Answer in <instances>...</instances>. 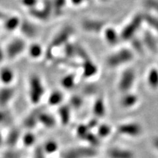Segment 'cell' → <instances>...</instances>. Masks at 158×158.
<instances>
[{
	"mask_svg": "<svg viewBox=\"0 0 158 158\" xmlns=\"http://www.w3.org/2000/svg\"><path fill=\"white\" fill-rule=\"evenodd\" d=\"M98 150L89 146H78L68 148L60 153L59 158H95Z\"/></svg>",
	"mask_w": 158,
	"mask_h": 158,
	"instance_id": "cell-1",
	"label": "cell"
},
{
	"mask_svg": "<svg viewBox=\"0 0 158 158\" xmlns=\"http://www.w3.org/2000/svg\"><path fill=\"white\" fill-rule=\"evenodd\" d=\"M45 94V87L40 77L37 74L31 75L29 79V98L32 104L37 105Z\"/></svg>",
	"mask_w": 158,
	"mask_h": 158,
	"instance_id": "cell-2",
	"label": "cell"
},
{
	"mask_svg": "<svg viewBox=\"0 0 158 158\" xmlns=\"http://www.w3.org/2000/svg\"><path fill=\"white\" fill-rule=\"evenodd\" d=\"M73 32V29L70 27H66L62 29H61L53 38L48 48L46 49L45 53V56L46 59H51L53 57V50L54 48L64 45L67 43H68L69 39Z\"/></svg>",
	"mask_w": 158,
	"mask_h": 158,
	"instance_id": "cell-3",
	"label": "cell"
},
{
	"mask_svg": "<svg viewBox=\"0 0 158 158\" xmlns=\"http://www.w3.org/2000/svg\"><path fill=\"white\" fill-rule=\"evenodd\" d=\"M134 57L133 51L127 48L121 49L117 52L109 56L106 59V63L110 68H117L121 65L130 62Z\"/></svg>",
	"mask_w": 158,
	"mask_h": 158,
	"instance_id": "cell-4",
	"label": "cell"
},
{
	"mask_svg": "<svg viewBox=\"0 0 158 158\" xmlns=\"http://www.w3.org/2000/svg\"><path fill=\"white\" fill-rule=\"evenodd\" d=\"M143 21V14L135 15L122 29L120 34V38L123 40H131L133 37H135V35L137 33Z\"/></svg>",
	"mask_w": 158,
	"mask_h": 158,
	"instance_id": "cell-5",
	"label": "cell"
},
{
	"mask_svg": "<svg viewBox=\"0 0 158 158\" xmlns=\"http://www.w3.org/2000/svg\"><path fill=\"white\" fill-rule=\"evenodd\" d=\"M117 132L119 135L124 137L135 138L143 134V127L138 122H126L118 126Z\"/></svg>",
	"mask_w": 158,
	"mask_h": 158,
	"instance_id": "cell-6",
	"label": "cell"
},
{
	"mask_svg": "<svg viewBox=\"0 0 158 158\" xmlns=\"http://www.w3.org/2000/svg\"><path fill=\"white\" fill-rule=\"evenodd\" d=\"M27 48V43L23 39L15 38L7 44L5 49V57L10 60L14 59L21 55Z\"/></svg>",
	"mask_w": 158,
	"mask_h": 158,
	"instance_id": "cell-7",
	"label": "cell"
},
{
	"mask_svg": "<svg viewBox=\"0 0 158 158\" xmlns=\"http://www.w3.org/2000/svg\"><path fill=\"white\" fill-rule=\"evenodd\" d=\"M135 79V73L133 69H127L122 73L118 83V89L122 92H127L132 88Z\"/></svg>",
	"mask_w": 158,
	"mask_h": 158,
	"instance_id": "cell-8",
	"label": "cell"
},
{
	"mask_svg": "<svg viewBox=\"0 0 158 158\" xmlns=\"http://www.w3.org/2000/svg\"><path fill=\"white\" fill-rule=\"evenodd\" d=\"M106 155L108 158H135V154L133 150L120 147L108 148Z\"/></svg>",
	"mask_w": 158,
	"mask_h": 158,
	"instance_id": "cell-9",
	"label": "cell"
},
{
	"mask_svg": "<svg viewBox=\"0 0 158 158\" xmlns=\"http://www.w3.org/2000/svg\"><path fill=\"white\" fill-rule=\"evenodd\" d=\"M22 133L18 127H13L5 137V144L8 149H14L21 141Z\"/></svg>",
	"mask_w": 158,
	"mask_h": 158,
	"instance_id": "cell-10",
	"label": "cell"
},
{
	"mask_svg": "<svg viewBox=\"0 0 158 158\" xmlns=\"http://www.w3.org/2000/svg\"><path fill=\"white\" fill-rule=\"evenodd\" d=\"M15 94V89L10 86H4L0 89V108L4 109L11 102Z\"/></svg>",
	"mask_w": 158,
	"mask_h": 158,
	"instance_id": "cell-11",
	"label": "cell"
},
{
	"mask_svg": "<svg viewBox=\"0 0 158 158\" xmlns=\"http://www.w3.org/2000/svg\"><path fill=\"white\" fill-rule=\"evenodd\" d=\"M81 27L84 31L88 32L99 33L104 29L105 22L98 20L85 19L82 21Z\"/></svg>",
	"mask_w": 158,
	"mask_h": 158,
	"instance_id": "cell-12",
	"label": "cell"
},
{
	"mask_svg": "<svg viewBox=\"0 0 158 158\" xmlns=\"http://www.w3.org/2000/svg\"><path fill=\"white\" fill-rule=\"evenodd\" d=\"M43 111V109L40 108H37L29 113L24 118L23 121V127L27 130H32L38 124V118L41 112Z\"/></svg>",
	"mask_w": 158,
	"mask_h": 158,
	"instance_id": "cell-13",
	"label": "cell"
},
{
	"mask_svg": "<svg viewBox=\"0 0 158 158\" xmlns=\"http://www.w3.org/2000/svg\"><path fill=\"white\" fill-rule=\"evenodd\" d=\"M19 29L21 32L28 38H35L37 35V28L27 19H21Z\"/></svg>",
	"mask_w": 158,
	"mask_h": 158,
	"instance_id": "cell-14",
	"label": "cell"
},
{
	"mask_svg": "<svg viewBox=\"0 0 158 158\" xmlns=\"http://www.w3.org/2000/svg\"><path fill=\"white\" fill-rule=\"evenodd\" d=\"M58 116L59 121L62 126L68 125L71 119V107L70 105L64 104L59 106Z\"/></svg>",
	"mask_w": 158,
	"mask_h": 158,
	"instance_id": "cell-15",
	"label": "cell"
},
{
	"mask_svg": "<svg viewBox=\"0 0 158 158\" xmlns=\"http://www.w3.org/2000/svg\"><path fill=\"white\" fill-rule=\"evenodd\" d=\"M15 79V73L9 67H3L0 69V81L4 86H10Z\"/></svg>",
	"mask_w": 158,
	"mask_h": 158,
	"instance_id": "cell-16",
	"label": "cell"
},
{
	"mask_svg": "<svg viewBox=\"0 0 158 158\" xmlns=\"http://www.w3.org/2000/svg\"><path fill=\"white\" fill-rule=\"evenodd\" d=\"M38 124L45 128L52 129L56 125V120L54 116L43 110L39 116Z\"/></svg>",
	"mask_w": 158,
	"mask_h": 158,
	"instance_id": "cell-17",
	"label": "cell"
},
{
	"mask_svg": "<svg viewBox=\"0 0 158 158\" xmlns=\"http://www.w3.org/2000/svg\"><path fill=\"white\" fill-rule=\"evenodd\" d=\"M21 22V19L18 15H11V16L8 15L7 19L4 21L3 27L5 31L12 32L19 29Z\"/></svg>",
	"mask_w": 158,
	"mask_h": 158,
	"instance_id": "cell-18",
	"label": "cell"
},
{
	"mask_svg": "<svg viewBox=\"0 0 158 158\" xmlns=\"http://www.w3.org/2000/svg\"><path fill=\"white\" fill-rule=\"evenodd\" d=\"M143 43L147 48L152 52L158 51V44L155 37L149 31H145L143 34Z\"/></svg>",
	"mask_w": 158,
	"mask_h": 158,
	"instance_id": "cell-19",
	"label": "cell"
},
{
	"mask_svg": "<svg viewBox=\"0 0 158 158\" xmlns=\"http://www.w3.org/2000/svg\"><path fill=\"white\" fill-rule=\"evenodd\" d=\"M42 147L47 156H51L58 152L59 144L54 139H48L42 144Z\"/></svg>",
	"mask_w": 158,
	"mask_h": 158,
	"instance_id": "cell-20",
	"label": "cell"
},
{
	"mask_svg": "<svg viewBox=\"0 0 158 158\" xmlns=\"http://www.w3.org/2000/svg\"><path fill=\"white\" fill-rule=\"evenodd\" d=\"M82 68L83 76L85 78H91L98 73V68L90 59L84 61V64H82Z\"/></svg>",
	"mask_w": 158,
	"mask_h": 158,
	"instance_id": "cell-21",
	"label": "cell"
},
{
	"mask_svg": "<svg viewBox=\"0 0 158 158\" xmlns=\"http://www.w3.org/2000/svg\"><path fill=\"white\" fill-rule=\"evenodd\" d=\"M21 142L23 147L25 148L35 147V146H37V136L33 132L29 130V131L26 132L25 133L22 134Z\"/></svg>",
	"mask_w": 158,
	"mask_h": 158,
	"instance_id": "cell-22",
	"label": "cell"
},
{
	"mask_svg": "<svg viewBox=\"0 0 158 158\" xmlns=\"http://www.w3.org/2000/svg\"><path fill=\"white\" fill-rule=\"evenodd\" d=\"M29 14L31 17L34 18V19L40 21H48L51 15V13H49L48 11L45 10L43 7H42V8L35 7L33 9L29 10Z\"/></svg>",
	"mask_w": 158,
	"mask_h": 158,
	"instance_id": "cell-23",
	"label": "cell"
},
{
	"mask_svg": "<svg viewBox=\"0 0 158 158\" xmlns=\"http://www.w3.org/2000/svg\"><path fill=\"white\" fill-rule=\"evenodd\" d=\"M92 112H93L95 118H102L106 114V108L105 106L104 100L102 98H99L94 101L92 107Z\"/></svg>",
	"mask_w": 158,
	"mask_h": 158,
	"instance_id": "cell-24",
	"label": "cell"
},
{
	"mask_svg": "<svg viewBox=\"0 0 158 158\" xmlns=\"http://www.w3.org/2000/svg\"><path fill=\"white\" fill-rule=\"evenodd\" d=\"M138 101V98L135 94L127 93L120 100V105L124 108H131L137 104Z\"/></svg>",
	"mask_w": 158,
	"mask_h": 158,
	"instance_id": "cell-25",
	"label": "cell"
},
{
	"mask_svg": "<svg viewBox=\"0 0 158 158\" xmlns=\"http://www.w3.org/2000/svg\"><path fill=\"white\" fill-rule=\"evenodd\" d=\"M104 35L105 39L110 45H116L119 42L120 35H118L116 31L113 28L108 27L105 29Z\"/></svg>",
	"mask_w": 158,
	"mask_h": 158,
	"instance_id": "cell-26",
	"label": "cell"
},
{
	"mask_svg": "<svg viewBox=\"0 0 158 158\" xmlns=\"http://www.w3.org/2000/svg\"><path fill=\"white\" fill-rule=\"evenodd\" d=\"M43 49L42 45L39 43H35L31 44L28 48V54L31 59H37L43 54Z\"/></svg>",
	"mask_w": 158,
	"mask_h": 158,
	"instance_id": "cell-27",
	"label": "cell"
},
{
	"mask_svg": "<svg viewBox=\"0 0 158 158\" xmlns=\"http://www.w3.org/2000/svg\"><path fill=\"white\" fill-rule=\"evenodd\" d=\"M63 94L60 91L56 90L52 92L48 97V102L51 106H59L63 101Z\"/></svg>",
	"mask_w": 158,
	"mask_h": 158,
	"instance_id": "cell-28",
	"label": "cell"
},
{
	"mask_svg": "<svg viewBox=\"0 0 158 158\" xmlns=\"http://www.w3.org/2000/svg\"><path fill=\"white\" fill-rule=\"evenodd\" d=\"M97 128V135L100 138V139L109 137L112 133V128L108 124H99Z\"/></svg>",
	"mask_w": 158,
	"mask_h": 158,
	"instance_id": "cell-29",
	"label": "cell"
},
{
	"mask_svg": "<svg viewBox=\"0 0 158 158\" xmlns=\"http://www.w3.org/2000/svg\"><path fill=\"white\" fill-rule=\"evenodd\" d=\"M147 81L151 88L157 89L158 87V70L157 68H152L149 70Z\"/></svg>",
	"mask_w": 158,
	"mask_h": 158,
	"instance_id": "cell-30",
	"label": "cell"
},
{
	"mask_svg": "<svg viewBox=\"0 0 158 158\" xmlns=\"http://www.w3.org/2000/svg\"><path fill=\"white\" fill-rule=\"evenodd\" d=\"M76 76L74 74H68L64 76L61 80V85L65 89H71L75 86Z\"/></svg>",
	"mask_w": 158,
	"mask_h": 158,
	"instance_id": "cell-31",
	"label": "cell"
},
{
	"mask_svg": "<svg viewBox=\"0 0 158 158\" xmlns=\"http://www.w3.org/2000/svg\"><path fill=\"white\" fill-rule=\"evenodd\" d=\"M100 138L97 135V134H94L90 131L85 137L84 141H86L89 147L97 148L100 143Z\"/></svg>",
	"mask_w": 158,
	"mask_h": 158,
	"instance_id": "cell-32",
	"label": "cell"
},
{
	"mask_svg": "<svg viewBox=\"0 0 158 158\" xmlns=\"http://www.w3.org/2000/svg\"><path fill=\"white\" fill-rule=\"evenodd\" d=\"M52 2L53 7H54V14L55 15H60L66 6L67 0H52Z\"/></svg>",
	"mask_w": 158,
	"mask_h": 158,
	"instance_id": "cell-33",
	"label": "cell"
},
{
	"mask_svg": "<svg viewBox=\"0 0 158 158\" xmlns=\"http://www.w3.org/2000/svg\"><path fill=\"white\" fill-rule=\"evenodd\" d=\"M144 21H147V23L153 29L158 33V19L153 15L149 14H143Z\"/></svg>",
	"mask_w": 158,
	"mask_h": 158,
	"instance_id": "cell-34",
	"label": "cell"
},
{
	"mask_svg": "<svg viewBox=\"0 0 158 158\" xmlns=\"http://www.w3.org/2000/svg\"><path fill=\"white\" fill-rule=\"evenodd\" d=\"M91 130L89 129L86 124H80L76 129V136L81 140H84L85 137L87 135Z\"/></svg>",
	"mask_w": 158,
	"mask_h": 158,
	"instance_id": "cell-35",
	"label": "cell"
},
{
	"mask_svg": "<svg viewBox=\"0 0 158 158\" xmlns=\"http://www.w3.org/2000/svg\"><path fill=\"white\" fill-rule=\"evenodd\" d=\"M64 52L65 56L68 57H73L76 55V45L67 43L64 45Z\"/></svg>",
	"mask_w": 158,
	"mask_h": 158,
	"instance_id": "cell-36",
	"label": "cell"
},
{
	"mask_svg": "<svg viewBox=\"0 0 158 158\" xmlns=\"http://www.w3.org/2000/svg\"><path fill=\"white\" fill-rule=\"evenodd\" d=\"M70 106L73 109H79L83 106V99L78 95L73 96L70 100Z\"/></svg>",
	"mask_w": 158,
	"mask_h": 158,
	"instance_id": "cell-37",
	"label": "cell"
},
{
	"mask_svg": "<svg viewBox=\"0 0 158 158\" xmlns=\"http://www.w3.org/2000/svg\"><path fill=\"white\" fill-rule=\"evenodd\" d=\"M131 42L133 48L135 49L137 52L140 53V54L143 52L144 45L143 41H141V40L137 38V37H133V38L131 40Z\"/></svg>",
	"mask_w": 158,
	"mask_h": 158,
	"instance_id": "cell-38",
	"label": "cell"
},
{
	"mask_svg": "<svg viewBox=\"0 0 158 158\" xmlns=\"http://www.w3.org/2000/svg\"><path fill=\"white\" fill-rule=\"evenodd\" d=\"M48 156L45 153L42 145H37L35 147L32 153V158H47Z\"/></svg>",
	"mask_w": 158,
	"mask_h": 158,
	"instance_id": "cell-39",
	"label": "cell"
},
{
	"mask_svg": "<svg viewBox=\"0 0 158 158\" xmlns=\"http://www.w3.org/2000/svg\"><path fill=\"white\" fill-rule=\"evenodd\" d=\"M11 116L7 110L0 108V124H7L10 121Z\"/></svg>",
	"mask_w": 158,
	"mask_h": 158,
	"instance_id": "cell-40",
	"label": "cell"
},
{
	"mask_svg": "<svg viewBox=\"0 0 158 158\" xmlns=\"http://www.w3.org/2000/svg\"><path fill=\"white\" fill-rule=\"evenodd\" d=\"M39 0H20V3L28 10L37 7Z\"/></svg>",
	"mask_w": 158,
	"mask_h": 158,
	"instance_id": "cell-41",
	"label": "cell"
},
{
	"mask_svg": "<svg viewBox=\"0 0 158 158\" xmlns=\"http://www.w3.org/2000/svg\"><path fill=\"white\" fill-rule=\"evenodd\" d=\"M2 158H21V156L19 152H16L14 149H8L5 152L2 156Z\"/></svg>",
	"mask_w": 158,
	"mask_h": 158,
	"instance_id": "cell-42",
	"label": "cell"
},
{
	"mask_svg": "<svg viewBox=\"0 0 158 158\" xmlns=\"http://www.w3.org/2000/svg\"><path fill=\"white\" fill-rule=\"evenodd\" d=\"M143 3L148 8L157 11L158 13V0H144Z\"/></svg>",
	"mask_w": 158,
	"mask_h": 158,
	"instance_id": "cell-43",
	"label": "cell"
},
{
	"mask_svg": "<svg viewBox=\"0 0 158 158\" xmlns=\"http://www.w3.org/2000/svg\"><path fill=\"white\" fill-rule=\"evenodd\" d=\"M86 125H87V127H89V129L90 130L92 129H93V128L98 127L99 125L98 118H92V119H91L90 121L87 124H86Z\"/></svg>",
	"mask_w": 158,
	"mask_h": 158,
	"instance_id": "cell-44",
	"label": "cell"
},
{
	"mask_svg": "<svg viewBox=\"0 0 158 158\" xmlns=\"http://www.w3.org/2000/svg\"><path fill=\"white\" fill-rule=\"evenodd\" d=\"M152 147L155 151L158 153V135L155 136L153 139L152 140Z\"/></svg>",
	"mask_w": 158,
	"mask_h": 158,
	"instance_id": "cell-45",
	"label": "cell"
},
{
	"mask_svg": "<svg viewBox=\"0 0 158 158\" xmlns=\"http://www.w3.org/2000/svg\"><path fill=\"white\" fill-rule=\"evenodd\" d=\"M5 58V52L2 48L1 45H0V62H2L3 60Z\"/></svg>",
	"mask_w": 158,
	"mask_h": 158,
	"instance_id": "cell-46",
	"label": "cell"
},
{
	"mask_svg": "<svg viewBox=\"0 0 158 158\" xmlns=\"http://www.w3.org/2000/svg\"><path fill=\"white\" fill-rule=\"evenodd\" d=\"M85 0H70L71 3L73 4V5H76V6H78L80 5H81V4L84 2Z\"/></svg>",
	"mask_w": 158,
	"mask_h": 158,
	"instance_id": "cell-47",
	"label": "cell"
},
{
	"mask_svg": "<svg viewBox=\"0 0 158 158\" xmlns=\"http://www.w3.org/2000/svg\"><path fill=\"white\" fill-rule=\"evenodd\" d=\"M7 16H8V15L6 14L5 13H4L3 11L0 10V21H5V20L7 19Z\"/></svg>",
	"mask_w": 158,
	"mask_h": 158,
	"instance_id": "cell-48",
	"label": "cell"
},
{
	"mask_svg": "<svg viewBox=\"0 0 158 158\" xmlns=\"http://www.w3.org/2000/svg\"><path fill=\"white\" fill-rule=\"evenodd\" d=\"M5 144V136H3L2 132L0 131V147Z\"/></svg>",
	"mask_w": 158,
	"mask_h": 158,
	"instance_id": "cell-49",
	"label": "cell"
},
{
	"mask_svg": "<svg viewBox=\"0 0 158 158\" xmlns=\"http://www.w3.org/2000/svg\"><path fill=\"white\" fill-rule=\"evenodd\" d=\"M51 158H56V157H51Z\"/></svg>",
	"mask_w": 158,
	"mask_h": 158,
	"instance_id": "cell-50",
	"label": "cell"
},
{
	"mask_svg": "<svg viewBox=\"0 0 158 158\" xmlns=\"http://www.w3.org/2000/svg\"><path fill=\"white\" fill-rule=\"evenodd\" d=\"M0 158H2V157H0Z\"/></svg>",
	"mask_w": 158,
	"mask_h": 158,
	"instance_id": "cell-51",
	"label": "cell"
},
{
	"mask_svg": "<svg viewBox=\"0 0 158 158\" xmlns=\"http://www.w3.org/2000/svg\"><path fill=\"white\" fill-rule=\"evenodd\" d=\"M104 1H106V0H104Z\"/></svg>",
	"mask_w": 158,
	"mask_h": 158,
	"instance_id": "cell-52",
	"label": "cell"
}]
</instances>
